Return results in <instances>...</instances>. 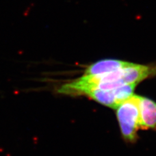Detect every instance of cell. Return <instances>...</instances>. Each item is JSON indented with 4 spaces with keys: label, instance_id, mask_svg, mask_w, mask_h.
Listing matches in <instances>:
<instances>
[{
    "label": "cell",
    "instance_id": "cell-1",
    "mask_svg": "<svg viewBox=\"0 0 156 156\" xmlns=\"http://www.w3.org/2000/svg\"><path fill=\"white\" fill-rule=\"evenodd\" d=\"M139 103L140 96L133 94L115 109L121 134L128 142H135L140 129Z\"/></svg>",
    "mask_w": 156,
    "mask_h": 156
},
{
    "label": "cell",
    "instance_id": "cell-2",
    "mask_svg": "<svg viewBox=\"0 0 156 156\" xmlns=\"http://www.w3.org/2000/svg\"><path fill=\"white\" fill-rule=\"evenodd\" d=\"M140 129H156V103L140 96Z\"/></svg>",
    "mask_w": 156,
    "mask_h": 156
},
{
    "label": "cell",
    "instance_id": "cell-3",
    "mask_svg": "<svg viewBox=\"0 0 156 156\" xmlns=\"http://www.w3.org/2000/svg\"><path fill=\"white\" fill-rule=\"evenodd\" d=\"M131 65L132 62L116 59H105L96 62L87 67L84 74L99 75L107 74V73L122 69Z\"/></svg>",
    "mask_w": 156,
    "mask_h": 156
}]
</instances>
